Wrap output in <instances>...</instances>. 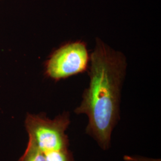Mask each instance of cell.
<instances>
[{
	"label": "cell",
	"mask_w": 161,
	"mask_h": 161,
	"mask_svg": "<svg viewBox=\"0 0 161 161\" xmlns=\"http://www.w3.org/2000/svg\"><path fill=\"white\" fill-rule=\"evenodd\" d=\"M126 68L124 54L96 38L88 69L89 85L74 112L88 117L86 132L103 150L109 149L113 130L120 119L121 88Z\"/></svg>",
	"instance_id": "6da1fadb"
},
{
	"label": "cell",
	"mask_w": 161,
	"mask_h": 161,
	"mask_svg": "<svg viewBox=\"0 0 161 161\" xmlns=\"http://www.w3.org/2000/svg\"><path fill=\"white\" fill-rule=\"evenodd\" d=\"M70 124L69 112H64L53 119L46 114H28L25 127L29 140L46 158L70 150L69 137L66 133Z\"/></svg>",
	"instance_id": "7a4b0ae2"
},
{
	"label": "cell",
	"mask_w": 161,
	"mask_h": 161,
	"mask_svg": "<svg viewBox=\"0 0 161 161\" xmlns=\"http://www.w3.org/2000/svg\"><path fill=\"white\" fill-rule=\"evenodd\" d=\"M90 59L85 42H69L60 47L50 56L46 64V74L56 81L66 79L86 72L89 67Z\"/></svg>",
	"instance_id": "3957f363"
},
{
	"label": "cell",
	"mask_w": 161,
	"mask_h": 161,
	"mask_svg": "<svg viewBox=\"0 0 161 161\" xmlns=\"http://www.w3.org/2000/svg\"><path fill=\"white\" fill-rule=\"evenodd\" d=\"M18 161H46L43 153L34 144V143L28 140V143L23 155Z\"/></svg>",
	"instance_id": "277c9868"
},
{
	"label": "cell",
	"mask_w": 161,
	"mask_h": 161,
	"mask_svg": "<svg viewBox=\"0 0 161 161\" xmlns=\"http://www.w3.org/2000/svg\"><path fill=\"white\" fill-rule=\"evenodd\" d=\"M124 161H161L160 159H153L141 156L124 155Z\"/></svg>",
	"instance_id": "5b68a950"
}]
</instances>
